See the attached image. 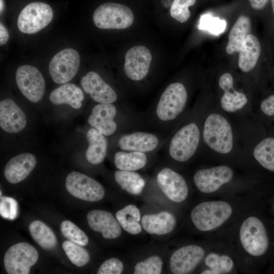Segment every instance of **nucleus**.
Returning <instances> with one entry per match:
<instances>
[{"label":"nucleus","mask_w":274,"mask_h":274,"mask_svg":"<svg viewBox=\"0 0 274 274\" xmlns=\"http://www.w3.org/2000/svg\"><path fill=\"white\" fill-rule=\"evenodd\" d=\"M17 85L29 100L33 102L40 101L45 89V82L40 72L30 65L19 67L16 73Z\"/></svg>","instance_id":"obj_12"},{"label":"nucleus","mask_w":274,"mask_h":274,"mask_svg":"<svg viewBox=\"0 0 274 274\" xmlns=\"http://www.w3.org/2000/svg\"><path fill=\"white\" fill-rule=\"evenodd\" d=\"M1 196H2V191L1 190Z\"/></svg>","instance_id":"obj_46"},{"label":"nucleus","mask_w":274,"mask_h":274,"mask_svg":"<svg viewBox=\"0 0 274 274\" xmlns=\"http://www.w3.org/2000/svg\"><path fill=\"white\" fill-rule=\"evenodd\" d=\"M188 100L185 86L180 82L169 84L161 93L157 102L150 108L147 122L156 130L166 132L184 111Z\"/></svg>","instance_id":"obj_1"},{"label":"nucleus","mask_w":274,"mask_h":274,"mask_svg":"<svg viewBox=\"0 0 274 274\" xmlns=\"http://www.w3.org/2000/svg\"><path fill=\"white\" fill-rule=\"evenodd\" d=\"M93 20L95 26L100 29H125L133 22L132 11L126 6L114 3H106L95 10Z\"/></svg>","instance_id":"obj_5"},{"label":"nucleus","mask_w":274,"mask_h":274,"mask_svg":"<svg viewBox=\"0 0 274 274\" xmlns=\"http://www.w3.org/2000/svg\"><path fill=\"white\" fill-rule=\"evenodd\" d=\"M200 132L192 121L179 128L163 145L169 157L176 161H188L196 153L200 142Z\"/></svg>","instance_id":"obj_2"},{"label":"nucleus","mask_w":274,"mask_h":274,"mask_svg":"<svg viewBox=\"0 0 274 274\" xmlns=\"http://www.w3.org/2000/svg\"><path fill=\"white\" fill-rule=\"evenodd\" d=\"M5 8V3L4 0H0V12L1 14L3 12Z\"/></svg>","instance_id":"obj_44"},{"label":"nucleus","mask_w":274,"mask_h":274,"mask_svg":"<svg viewBox=\"0 0 274 274\" xmlns=\"http://www.w3.org/2000/svg\"><path fill=\"white\" fill-rule=\"evenodd\" d=\"M53 17V12L49 5L42 2L31 3L21 11L17 26L23 33L33 34L46 27Z\"/></svg>","instance_id":"obj_7"},{"label":"nucleus","mask_w":274,"mask_h":274,"mask_svg":"<svg viewBox=\"0 0 274 274\" xmlns=\"http://www.w3.org/2000/svg\"><path fill=\"white\" fill-rule=\"evenodd\" d=\"M79 65L78 52L73 49H65L58 52L51 59L49 65V74L56 83H67L76 75Z\"/></svg>","instance_id":"obj_9"},{"label":"nucleus","mask_w":274,"mask_h":274,"mask_svg":"<svg viewBox=\"0 0 274 274\" xmlns=\"http://www.w3.org/2000/svg\"><path fill=\"white\" fill-rule=\"evenodd\" d=\"M198 27L214 35H218L225 31L226 21L218 17H214L210 14H205L200 18Z\"/></svg>","instance_id":"obj_36"},{"label":"nucleus","mask_w":274,"mask_h":274,"mask_svg":"<svg viewBox=\"0 0 274 274\" xmlns=\"http://www.w3.org/2000/svg\"><path fill=\"white\" fill-rule=\"evenodd\" d=\"M116 218L120 226L127 232L135 235L142 231V226L139 223L141 213L134 204H129L116 213Z\"/></svg>","instance_id":"obj_30"},{"label":"nucleus","mask_w":274,"mask_h":274,"mask_svg":"<svg viewBox=\"0 0 274 274\" xmlns=\"http://www.w3.org/2000/svg\"><path fill=\"white\" fill-rule=\"evenodd\" d=\"M251 29V21L249 18L245 15H241L233 24L229 33L228 41L226 47V51L228 54L239 52Z\"/></svg>","instance_id":"obj_27"},{"label":"nucleus","mask_w":274,"mask_h":274,"mask_svg":"<svg viewBox=\"0 0 274 274\" xmlns=\"http://www.w3.org/2000/svg\"><path fill=\"white\" fill-rule=\"evenodd\" d=\"M271 5H272L273 13L274 15V0H271Z\"/></svg>","instance_id":"obj_45"},{"label":"nucleus","mask_w":274,"mask_h":274,"mask_svg":"<svg viewBox=\"0 0 274 274\" xmlns=\"http://www.w3.org/2000/svg\"><path fill=\"white\" fill-rule=\"evenodd\" d=\"M114 178L123 190L134 195L140 194L146 185L144 178L135 171L119 169L115 171Z\"/></svg>","instance_id":"obj_31"},{"label":"nucleus","mask_w":274,"mask_h":274,"mask_svg":"<svg viewBox=\"0 0 274 274\" xmlns=\"http://www.w3.org/2000/svg\"><path fill=\"white\" fill-rule=\"evenodd\" d=\"M37 164L36 157L29 153H21L11 158L4 169L6 180L11 184H17L24 180Z\"/></svg>","instance_id":"obj_21"},{"label":"nucleus","mask_w":274,"mask_h":274,"mask_svg":"<svg viewBox=\"0 0 274 274\" xmlns=\"http://www.w3.org/2000/svg\"><path fill=\"white\" fill-rule=\"evenodd\" d=\"M26 125L25 115L12 99L6 98L0 102V126L9 133L21 131Z\"/></svg>","instance_id":"obj_20"},{"label":"nucleus","mask_w":274,"mask_h":274,"mask_svg":"<svg viewBox=\"0 0 274 274\" xmlns=\"http://www.w3.org/2000/svg\"><path fill=\"white\" fill-rule=\"evenodd\" d=\"M268 0H249L251 7L256 10L263 8L266 5Z\"/></svg>","instance_id":"obj_43"},{"label":"nucleus","mask_w":274,"mask_h":274,"mask_svg":"<svg viewBox=\"0 0 274 274\" xmlns=\"http://www.w3.org/2000/svg\"><path fill=\"white\" fill-rule=\"evenodd\" d=\"M196 0H174L171 5L170 14L177 21L184 23L190 16L189 7L195 4Z\"/></svg>","instance_id":"obj_38"},{"label":"nucleus","mask_w":274,"mask_h":274,"mask_svg":"<svg viewBox=\"0 0 274 274\" xmlns=\"http://www.w3.org/2000/svg\"><path fill=\"white\" fill-rule=\"evenodd\" d=\"M204 263L210 268L202 271V274H221L230 272L234 265L232 259L225 255H220L215 253L208 255Z\"/></svg>","instance_id":"obj_33"},{"label":"nucleus","mask_w":274,"mask_h":274,"mask_svg":"<svg viewBox=\"0 0 274 274\" xmlns=\"http://www.w3.org/2000/svg\"><path fill=\"white\" fill-rule=\"evenodd\" d=\"M118 112V108L113 104H98L92 108L88 123L106 136H110L118 128L115 120Z\"/></svg>","instance_id":"obj_17"},{"label":"nucleus","mask_w":274,"mask_h":274,"mask_svg":"<svg viewBox=\"0 0 274 274\" xmlns=\"http://www.w3.org/2000/svg\"><path fill=\"white\" fill-rule=\"evenodd\" d=\"M233 84V77L229 73H224L219 78V86L224 91L221 99V106L223 110L227 112H234L240 110L248 102L246 96L243 93L235 90Z\"/></svg>","instance_id":"obj_22"},{"label":"nucleus","mask_w":274,"mask_h":274,"mask_svg":"<svg viewBox=\"0 0 274 274\" xmlns=\"http://www.w3.org/2000/svg\"><path fill=\"white\" fill-rule=\"evenodd\" d=\"M253 155L264 168L274 172V138L268 137L259 142L254 149Z\"/></svg>","instance_id":"obj_32"},{"label":"nucleus","mask_w":274,"mask_h":274,"mask_svg":"<svg viewBox=\"0 0 274 274\" xmlns=\"http://www.w3.org/2000/svg\"><path fill=\"white\" fill-rule=\"evenodd\" d=\"M203 249L197 245H188L176 250L171 256L169 266L175 274H186L192 271L204 256Z\"/></svg>","instance_id":"obj_16"},{"label":"nucleus","mask_w":274,"mask_h":274,"mask_svg":"<svg viewBox=\"0 0 274 274\" xmlns=\"http://www.w3.org/2000/svg\"><path fill=\"white\" fill-rule=\"evenodd\" d=\"M241 244L249 254L259 256L267 251L268 237L261 221L255 217H250L242 223L239 230Z\"/></svg>","instance_id":"obj_6"},{"label":"nucleus","mask_w":274,"mask_h":274,"mask_svg":"<svg viewBox=\"0 0 274 274\" xmlns=\"http://www.w3.org/2000/svg\"><path fill=\"white\" fill-rule=\"evenodd\" d=\"M262 112L267 116L274 115V94L263 99L260 104Z\"/></svg>","instance_id":"obj_41"},{"label":"nucleus","mask_w":274,"mask_h":274,"mask_svg":"<svg viewBox=\"0 0 274 274\" xmlns=\"http://www.w3.org/2000/svg\"><path fill=\"white\" fill-rule=\"evenodd\" d=\"M62 246L69 260L77 266H83L89 261L88 252L79 245L70 241H65L62 243Z\"/></svg>","instance_id":"obj_34"},{"label":"nucleus","mask_w":274,"mask_h":274,"mask_svg":"<svg viewBox=\"0 0 274 274\" xmlns=\"http://www.w3.org/2000/svg\"><path fill=\"white\" fill-rule=\"evenodd\" d=\"M152 55L150 50L144 46H136L126 53L124 71L129 79L138 81L144 79L148 74Z\"/></svg>","instance_id":"obj_14"},{"label":"nucleus","mask_w":274,"mask_h":274,"mask_svg":"<svg viewBox=\"0 0 274 274\" xmlns=\"http://www.w3.org/2000/svg\"><path fill=\"white\" fill-rule=\"evenodd\" d=\"M157 184L163 193L170 200L181 202L188 194V188L184 178L169 167L161 169L156 177Z\"/></svg>","instance_id":"obj_15"},{"label":"nucleus","mask_w":274,"mask_h":274,"mask_svg":"<svg viewBox=\"0 0 274 274\" xmlns=\"http://www.w3.org/2000/svg\"><path fill=\"white\" fill-rule=\"evenodd\" d=\"M84 95L82 89L73 83L63 84L53 90L49 99L55 105L66 104L75 109L82 106Z\"/></svg>","instance_id":"obj_25"},{"label":"nucleus","mask_w":274,"mask_h":274,"mask_svg":"<svg viewBox=\"0 0 274 274\" xmlns=\"http://www.w3.org/2000/svg\"><path fill=\"white\" fill-rule=\"evenodd\" d=\"M205 143L220 154L229 153L233 147V133L228 121L220 114L214 113L205 120L203 132Z\"/></svg>","instance_id":"obj_3"},{"label":"nucleus","mask_w":274,"mask_h":274,"mask_svg":"<svg viewBox=\"0 0 274 274\" xmlns=\"http://www.w3.org/2000/svg\"><path fill=\"white\" fill-rule=\"evenodd\" d=\"M148 153L120 150L114 155V162L119 170L136 171L143 168L148 162Z\"/></svg>","instance_id":"obj_28"},{"label":"nucleus","mask_w":274,"mask_h":274,"mask_svg":"<svg viewBox=\"0 0 274 274\" xmlns=\"http://www.w3.org/2000/svg\"><path fill=\"white\" fill-rule=\"evenodd\" d=\"M29 231L33 239L42 248L46 250L55 249L57 239L52 230L40 220L32 221L29 226Z\"/></svg>","instance_id":"obj_29"},{"label":"nucleus","mask_w":274,"mask_h":274,"mask_svg":"<svg viewBox=\"0 0 274 274\" xmlns=\"http://www.w3.org/2000/svg\"><path fill=\"white\" fill-rule=\"evenodd\" d=\"M60 229L62 235L73 243L82 246L88 243V238L85 233L70 221L62 222Z\"/></svg>","instance_id":"obj_35"},{"label":"nucleus","mask_w":274,"mask_h":274,"mask_svg":"<svg viewBox=\"0 0 274 274\" xmlns=\"http://www.w3.org/2000/svg\"><path fill=\"white\" fill-rule=\"evenodd\" d=\"M231 214L232 208L225 201H206L194 208L191 213V218L197 229L207 231L220 226Z\"/></svg>","instance_id":"obj_4"},{"label":"nucleus","mask_w":274,"mask_h":274,"mask_svg":"<svg viewBox=\"0 0 274 274\" xmlns=\"http://www.w3.org/2000/svg\"><path fill=\"white\" fill-rule=\"evenodd\" d=\"M261 49L258 38L252 34L248 35L238 52V65L242 71L249 72L254 68L260 56Z\"/></svg>","instance_id":"obj_24"},{"label":"nucleus","mask_w":274,"mask_h":274,"mask_svg":"<svg viewBox=\"0 0 274 274\" xmlns=\"http://www.w3.org/2000/svg\"><path fill=\"white\" fill-rule=\"evenodd\" d=\"M65 187L72 195L87 201H99L105 195V189L98 182L75 171L67 175Z\"/></svg>","instance_id":"obj_10"},{"label":"nucleus","mask_w":274,"mask_h":274,"mask_svg":"<svg viewBox=\"0 0 274 274\" xmlns=\"http://www.w3.org/2000/svg\"><path fill=\"white\" fill-rule=\"evenodd\" d=\"M165 141L157 132L136 130L122 134L117 146L121 150L149 153L159 149Z\"/></svg>","instance_id":"obj_11"},{"label":"nucleus","mask_w":274,"mask_h":274,"mask_svg":"<svg viewBox=\"0 0 274 274\" xmlns=\"http://www.w3.org/2000/svg\"><path fill=\"white\" fill-rule=\"evenodd\" d=\"M88 146L85 153L87 160L91 164H98L105 160L108 150V141L105 135L91 127L87 133Z\"/></svg>","instance_id":"obj_26"},{"label":"nucleus","mask_w":274,"mask_h":274,"mask_svg":"<svg viewBox=\"0 0 274 274\" xmlns=\"http://www.w3.org/2000/svg\"><path fill=\"white\" fill-rule=\"evenodd\" d=\"M84 91L99 104H113L117 99L114 89L96 72H88L81 80Z\"/></svg>","instance_id":"obj_18"},{"label":"nucleus","mask_w":274,"mask_h":274,"mask_svg":"<svg viewBox=\"0 0 274 274\" xmlns=\"http://www.w3.org/2000/svg\"><path fill=\"white\" fill-rule=\"evenodd\" d=\"M9 35L8 30L5 26L2 23H0V45H3L5 44L8 41Z\"/></svg>","instance_id":"obj_42"},{"label":"nucleus","mask_w":274,"mask_h":274,"mask_svg":"<svg viewBox=\"0 0 274 274\" xmlns=\"http://www.w3.org/2000/svg\"><path fill=\"white\" fill-rule=\"evenodd\" d=\"M163 262L158 256H152L144 261L138 262L134 266V274H160Z\"/></svg>","instance_id":"obj_37"},{"label":"nucleus","mask_w":274,"mask_h":274,"mask_svg":"<svg viewBox=\"0 0 274 274\" xmlns=\"http://www.w3.org/2000/svg\"><path fill=\"white\" fill-rule=\"evenodd\" d=\"M232 169L226 165H220L197 170L193 175V182L201 192L210 193L230 182L233 178Z\"/></svg>","instance_id":"obj_13"},{"label":"nucleus","mask_w":274,"mask_h":274,"mask_svg":"<svg viewBox=\"0 0 274 274\" xmlns=\"http://www.w3.org/2000/svg\"><path fill=\"white\" fill-rule=\"evenodd\" d=\"M0 214L3 218L14 220L18 215V207L17 201L10 197L1 196Z\"/></svg>","instance_id":"obj_39"},{"label":"nucleus","mask_w":274,"mask_h":274,"mask_svg":"<svg viewBox=\"0 0 274 274\" xmlns=\"http://www.w3.org/2000/svg\"><path fill=\"white\" fill-rule=\"evenodd\" d=\"M38 258V252L32 245L24 242L16 244L5 253V270L9 274H28Z\"/></svg>","instance_id":"obj_8"},{"label":"nucleus","mask_w":274,"mask_h":274,"mask_svg":"<svg viewBox=\"0 0 274 274\" xmlns=\"http://www.w3.org/2000/svg\"><path fill=\"white\" fill-rule=\"evenodd\" d=\"M124 268L122 261L116 258L106 260L98 268L97 274H120Z\"/></svg>","instance_id":"obj_40"},{"label":"nucleus","mask_w":274,"mask_h":274,"mask_svg":"<svg viewBox=\"0 0 274 274\" xmlns=\"http://www.w3.org/2000/svg\"><path fill=\"white\" fill-rule=\"evenodd\" d=\"M141 224L144 230L150 234L163 235L174 229L176 220L171 213L162 211L157 214L143 216Z\"/></svg>","instance_id":"obj_23"},{"label":"nucleus","mask_w":274,"mask_h":274,"mask_svg":"<svg viewBox=\"0 0 274 274\" xmlns=\"http://www.w3.org/2000/svg\"><path fill=\"white\" fill-rule=\"evenodd\" d=\"M87 219L89 227L94 231L101 233L105 238H116L121 234L120 224L110 212L92 210L87 214Z\"/></svg>","instance_id":"obj_19"}]
</instances>
